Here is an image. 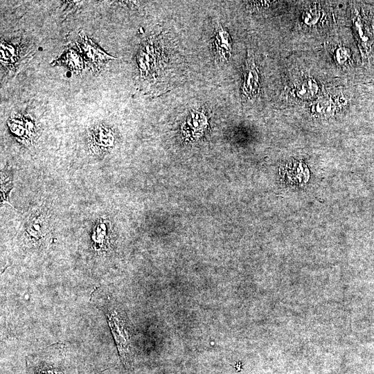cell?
Returning a JSON list of instances; mask_svg holds the SVG:
<instances>
[{
    "instance_id": "obj_1",
    "label": "cell",
    "mask_w": 374,
    "mask_h": 374,
    "mask_svg": "<svg viewBox=\"0 0 374 374\" xmlns=\"http://www.w3.org/2000/svg\"><path fill=\"white\" fill-rule=\"evenodd\" d=\"M92 299L98 307L102 309L107 318V321L115 339L120 357L127 370L131 371L132 367V353L130 346V336L126 323L121 312L114 304L109 296L99 294L98 290L93 292Z\"/></svg>"
},
{
    "instance_id": "obj_2",
    "label": "cell",
    "mask_w": 374,
    "mask_h": 374,
    "mask_svg": "<svg viewBox=\"0 0 374 374\" xmlns=\"http://www.w3.org/2000/svg\"><path fill=\"white\" fill-rule=\"evenodd\" d=\"M113 131L103 124L95 126L89 132V148L96 154H104L114 145Z\"/></svg>"
},
{
    "instance_id": "obj_3",
    "label": "cell",
    "mask_w": 374,
    "mask_h": 374,
    "mask_svg": "<svg viewBox=\"0 0 374 374\" xmlns=\"http://www.w3.org/2000/svg\"><path fill=\"white\" fill-rule=\"evenodd\" d=\"M80 48L93 70L98 71L109 60L116 59L101 50L84 33H80Z\"/></svg>"
},
{
    "instance_id": "obj_4",
    "label": "cell",
    "mask_w": 374,
    "mask_h": 374,
    "mask_svg": "<svg viewBox=\"0 0 374 374\" xmlns=\"http://www.w3.org/2000/svg\"><path fill=\"white\" fill-rule=\"evenodd\" d=\"M46 215L37 212L29 219L25 231L26 238L33 244H40L49 235V226Z\"/></svg>"
},
{
    "instance_id": "obj_5",
    "label": "cell",
    "mask_w": 374,
    "mask_h": 374,
    "mask_svg": "<svg viewBox=\"0 0 374 374\" xmlns=\"http://www.w3.org/2000/svg\"><path fill=\"white\" fill-rule=\"evenodd\" d=\"M258 75L254 63L253 55L248 53L244 69V80L242 91L247 97H252L258 90Z\"/></svg>"
},
{
    "instance_id": "obj_6",
    "label": "cell",
    "mask_w": 374,
    "mask_h": 374,
    "mask_svg": "<svg viewBox=\"0 0 374 374\" xmlns=\"http://www.w3.org/2000/svg\"><path fill=\"white\" fill-rule=\"evenodd\" d=\"M213 45L220 60H227L231 52V39L228 32L217 22L213 35Z\"/></svg>"
},
{
    "instance_id": "obj_7",
    "label": "cell",
    "mask_w": 374,
    "mask_h": 374,
    "mask_svg": "<svg viewBox=\"0 0 374 374\" xmlns=\"http://www.w3.org/2000/svg\"><path fill=\"white\" fill-rule=\"evenodd\" d=\"M207 125L206 116L199 111H193L186 119L182 130L186 136L197 138Z\"/></svg>"
},
{
    "instance_id": "obj_8",
    "label": "cell",
    "mask_w": 374,
    "mask_h": 374,
    "mask_svg": "<svg viewBox=\"0 0 374 374\" xmlns=\"http://www.w3.org/2000/svg\"><path fill=\"white\" fill-rule=\"evenodd\" d=\"M8 125L15 135L25 141H31L35 134L33 122L24 117L12 118L8 122Z\"/></svg>"
},
{
    "instance_id": "obj_9",
    "label": "cell",
    "mask_w": 374,
    "mask_h": 374,
    "mask_svg": "<svg viewBox=\"0 0 374 374\" xmlns=\"http://www.w3.org/2000/svg\"><path fill=\"white\" fill-rule=\"evenodd\" d=\"M109 222L107 220L101 219L96 224L93 235L92 240L94 241L98 248L103 249L107 245L109 235Z\"/></svg>"
},
{
    "instance_id": "obj_10",
    "label": "cell",
    "mask_w": 374,
    "mask_h": 374,
    "mask_svg": "<svg viewBox=\"0 0 374 374\" xmlns=\"http://www.w3.org/2000/svg\"><path fill=\"white\" fill-rule=\"evenodd\" d=\"M57 63L66 64L72 71L80 73L83 69V61L81 56L72 49L67 50Z\"/></svg>"
}]
</instances>
